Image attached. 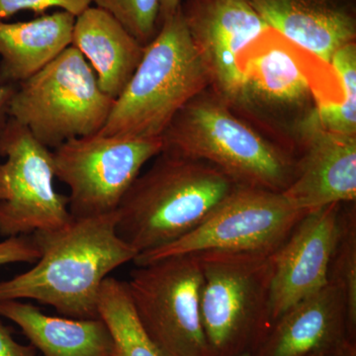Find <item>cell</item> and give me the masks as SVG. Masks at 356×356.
Returning <instances> with one entry per match:
<instances>
[{
    "label": "cell",
    "mask_w": 356,
    "mask_h": 356,
    "mask_svg": "<svg viewBox=\"0 0 356 356\" xmlns=\"http://www.w3.org/2000/svg\"><path fill=\"white\" fill-rule=\"evenodd\" d=\"M210 86L181 6L165 18L130 81L114 100L100 134L161 138L182 107Z\"/></svg>",
    "instance_id": "3"
},
{
    "label": "cell",
    "mask_w": 356,
    "mask_h": 356,
    "mask_svg": "<svg viewBox=\"0 0 356 356\" xmlns=\"http://www.w3.org/2000/svg\"><path fill=\"white\" fill-rule=\"evenodd\" d=\"M329 281L343 289L351 327L356 331V214L355 206L341 208V225L330 266Z\"/></svg>",
    "instance_id": "22"
},
{
    "label": "cell",
    "mask_w": 356,
    "mask_h": 356,
    "mask_svg": "<svg viewBox=\"0 0 356 356\" xmlns=\"http://www.w3.org/2000/svg\"><path fill=\"white\" fill-rule=\"evenodd\" d=\"M201 325L208 356L254 353L271 327L273 254L204 252Z\"/></svg>",
    "instance_id": "5"
},
{
    "label": "cell",
    "mask_w": 356,
    "mask_h": 356,
    "mask_svg": "<svg viewBox=\"0 0 356 356\" xmlns=\"http://www.w3.org/2000/svg\"><path fill=\"white\" fill-rule=\"evenodd\" d=\"M181 6V0H159V26L165 18L177 13Z\"/></svg>",
    "instance_id": "28"
},
{
    "label": "cell",
    "mask_w": 356,
    "mask_h": 356,
    "mask_svg": "<svg viewBox=\"0 0 356 356\" xmlns=\"http://www.w3.org/2000/svg\"><path fill=\"white\" fill-rule=\"evenodd\" d=\"M339 356H356V348H355V350L348 351V353H343V355Z\"/></svg>",
    "instance_id": "29"
},
{
    "label": "cell",
    "mask_w": 356,
    "mask_h": 356,
    "mask_svg": "<svg viewBox=\"0 0 356 356\" xmlns=\"http://www.w3.org/2000/svg\"><path fill=\"white\" fill-rule=\"evenodd\" d=\"M238 185L206 161L161 152L117 209V232L138 254L191 233Z\"/></svg>",
    "instance_id": "2"
},
{
    "label": "cell",
    "mask_w": 356,
    "mask_h": 356,
    "mask_svg": "<svg viewBox=\"0 0 356 356\" xmlns=\"http://www.w3.org/2000/svg\"><path fill=\"white\" fill-rule=\"evenodd\" d=\"M331 69L339 81L343 102L316 99L311 111L318 125L330 132L356 135V44L341 47L332 56Z\"/></svg>",
    "instance_id": "21"
},
{
    "label": "cell",
    "mask_w": 356,
    "mask_h": 356,
    "mask_svg": "<svg viewBox=\"0 0 356 356\" xmlns=\"http://www.w3.org/2000/svg\"><path fill=\"white\" fill-rule=\"evenodd\" d=\"M0 356H37V350L31 344L17 343L13 330L0 321Z\"/></svg>",
    "instance_id": "26"
},
{
    "label": "cell",
    "mask_w": 356,
    "mask_h": 356,
    "mask_svg": "<svg viewBox=\"0 0 356 356\" xmlns=\"http://www.w3.org/2000/svg\"><path fill=\"white\" fill-rule=\"evenodd\" d=\"M114 100L99 88L95 70L70 46L35 76L16 86L8 117L44 147L55 149L102 130Z\"/></svg>",
    "instance_id": "6"
},
{
    "label": "cell",
    "mask_w": 356,
    "mask_h": 356,
    "mask_svg": "<svg viewBox=\"0 0 356 356\" xmlns=\"http://www.w3.org/2000/svg\"><path fill=\"white\" fill-rule=\"evenodd\" d=\"M273 30L323 64L356 39L353 0H248Z\"/></svg>",
    "instance_id": "16"
},
{
    "label": "cell",
    "mask_w": 356,
    "mask_h": 356,
    "mask_svg": "<svg viewBox=\"0 0 356 356\" xmlns=\"http://www.w3.org/2000/svg\"><path fill=\"white\" fill-rule=\"evenodd\" d=\"M355 348L346 295L329 281L283 313L252 356H339Z\"/></svg>",
    "instance_id": "14"
},
{
    "label": "cell",
    "mask_w": 356,
    "mask_h": 356,
    "mask_svg": "<svg viewBox=\"0 0 356 356\" xmlns=\"http://www.w3.org/2000/svg\"><path fill=\"white\" fill-rule=\"evenodd\" d=\"M40 250L32 235L11 236L0 242V266L11 264H35Z\"/></svg>",
    "instance_id": "25"
},
{
    "label": "cell",
    "mask_w": 356,
    "mask_h": 356,
    "mask_svg": "<svg viewBox=\"0 0 356 356\" xmlns=\"http://www.w3.org/2000/svg\"><path fill=\"white\" fill-rule=\"evenodd\" d=\"M32 236L41 255L29 270L0 281V301L33 300L53 307L64 317L99 318L103 282L138 255L117 232V210L72 218L62 228Z\"/></svg>",
    "instance_id": "1"
},
{
    "label": "cell",
    "mask_w": 356,
    "mask_h": 356,
    "mask_svg": "<svg viewBox=\"0 0 356 356\" xmlns=\"http://www.w3.org/2000/svg\"><path fill=\"white\" fill-rule=\"evenodd\" d=\"M313 56L295 46L273 30L255 40L243 51L238 64L245 79V102L267 106L290 107L314 97L334 102L312 64Z\"/></svg>",
    "instance_id": "15"
},
{
    "label": "cell",
    "mask_w": 356,
    "mask_h": 356,
    "mask_svg": "<svg viewBox=\"0 0 356 356\" xmlns=\"http://www.w3.org/2000/svg\"><path fill=\"white\" fill-rule=\"evenodd\" d=\"M343 204L312 211L273 255L271 324L293 305L329 282Z\"/></svg>",
    "instance_id": "12"
},
{
    "label": "cell",
    "mask_w": 356,
    "mask_h": 356,
    "mask_svg": "<svg viewBox=\"0 0 356 356\" xmlns=\"http://www.w3.org/2000/svg\"><path fill=\"white\" fill-rule=\"evenodd\" d=\"M163 149L161 138L100 133L76 138L56 147L55 177L69 187L70 216H99L118 209L142 168Z\"/></svg>",
    "instance_id": "7"
},
{
    "label": "cell",
    "mask_w": 356,
    "mask_h": 356,
    "mask_svg": "<svg viewBox=\"0 0 356 356\" xmlns=\"http://www.w3.org/2000/svg\"><path fill=\"white\" fill-rule=\"evenodd\" d=\"M127 282L136 314L165 356H208L200 321L202 273L197 254L137 266Z\"/></svg>",
    "instance_id": "9"
},
{
    "label": "cell",
    "mask_w": 356,
    "mask_h": 356,
    "mask_svg": "<svg viewBox=\"0 0 356 356\" xmlns=\"http://www.w3.org/2000/svg\"><path fill=\"white\" fill-rule=\"evenodd\" d=\"M0 317L17 325L43 356H116L113 339L100 318L53 317L23 300L0 301Z\"/></svg>",
    "instance_id": "18"
},
{
    "label": "cell",
    "mask_w": 356,
    "mask_h": 356,
    "mask_svg": "<svg viewBox=\"0 0 356 356\" xmlns=\"http://www.w3.org/2000/svg\"><path fill=\"white\" fill-rule=\"evenodd\" d=\"M76 16L60 10L24 22L0 21V86H17L72 46Z\"/></svg>",
    "instance_id": "19"
},
{
    "label": "cell",
    "mask_w": 356,
    "mask_h": 356,
    "mask_svg": "<svg viewBox=\"0 0 356 356\" xmlns=\"http://www.w3.org/2000/svg\"><path fill=\"white\" fill-rule=\"evenodd\" d=\"M304 154L282 192L293 207L303 212L356 199V135L330 132L307 114L298 124Z\"/></svg>",
    "instance_id": "13"
},
{
    "label": "cell",
    "mask_w": 356,
    "mask_h": 356,
    "mask_svg": "<svg viewBox=\"0 0 356 356\" xmlns=\"http://www.w3.org/2000/svg\"><path fill=\"white\" fill-rule=\"evenodd\" d=\"M91 4L92 0H0V21L10 18L20 11L30 10L36 14H43L54 7L76 17Z\"/></svg>",
    "instance_id": "24"
},
{
    "label": "cell",
    "mask_w": 356,
    "mask_h": 356,
    "mask_svg": "<svg viewBox=\"0 0 356 356\" xmlns=\"http://www.w3.org/2000/svg\"><path fill=\"white\" fill-rule=\"evenodd\" d=\"M16 86H0V131L8 119V105Z\"/></svg>",
    "instance_id": "27"
},
{
    "label": "cell",
    "mask_w": 356,
    "mask_h": 356,
    "mask_svg": "<svg viewBox=\"0 0 356 356\" xmlns=\"http://www.w3.org/2000/svg\"><path fill=\"white\" fill-rule=\"evenodd\" d=\"M181 13L218 97L229 106L247 104L238 60L268 26L248 0H186Z\"/></svg>",
    "instance_id": "11"
},
{
    "label": "cell",
    "mask_w": 356,
    "mask_h": 356,
    "mask_svg": "<svg viewBox=\"0 0 356 356\" xmlns=\"http://www.w3.org/2000/svg\"><path fill=\"white\" fill-rule=\"evenodd\" d=\"M0 236L32 235L69 224V198L54 186L53 152L19 122L0 131Z\"/></svg>",
    "instance_id": "10"
},
{
    "label": "cell",
    "mask_w": 356,
    "mask_h": 356,
    "mask_svg": "<svg viewBox=\"0 0 356 356\" xmlns=\"http://www.w3.org/2000/svg\"><path fill=\"white\" fill-rule=\"evenodd\" d=\"M306 214L293 207L282 192L238 185L197 228L170 245L138 254L134 262L146 266L204 252L273 254Z\"/></svg>",
    "instance_id": "8"
},
{
    "label": "cell",
    "mask_w": 356,
    "mask_h": 356,
    "mask_svg": "<svg viewBox=\"0 0 356 356\" xmlns=\"http://www.w3.org/2000/svg\"><path fill=\"white\" fill-rule=\"evenodd\" d=\"M116 18L143 46L146 47L159 29V0H92Z\"/></svg>",
    "instance_id": "23"
},
{
    "label": "cell",
    "mask_w": 356,
    "mask_h": 356,
    "mask_svg": "<svg viewBox=\"0 0 356 356\" xmlns=\"http://www.w3.org/2000/svg\"><path fill=\"white\" fill-rule=\"evenodd\" d=\"M242 356H252L250 353H245V355H243Z\"/></svg>",
    "instance_id": "30"
},
{
    "label": "cell",
    "mask_w": 356,
    "mask_h": 356,
    "mask_svg": "<svg viewBox=\"0 0 356 356\" xmlns=\"http://www.w3.org/2000/svg\"><path fill=\"white\" fill-rule=\"evenodd\" d=\"M72 46L86 58L99 88L113 100L127 86L145 51L116 18L97 6L76 16Z\"/></svg>",
    "instance_id": "17"
},
{
    "label": "cell",
    "mask_w": 356,
    "mask_h": 356,
    "mask_svg": "<svg viewBox=\"0 0 356 356\" xmlns=\"http://www.w3.org/2000/svg\"><path fill=\"white\" fill-rule=\"evenodd\" d=\"M98 316L108 327L116 356H165L140 324L125 281L111 276L104 280Z\"/></svg>",
    "instance_id": "20"
},
{
    "label": "cell",
    "mask_w": 356,
    "mask_h": 356,
    "mask_svg": "<svg viewBox=\"0 0 356 356\" xmlns=\"http://www.w3.org/2000/svg\"><path fill=\"white\" fill-rule=\"evenodd\" d=\"M229 107L217 95L194 97L161 135L163 152L206 161L241 186L284 191L296 163Z\"/></svg>",
    "instance_id": "4"
}]
</instances>
